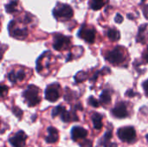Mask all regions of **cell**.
<instances>
[{
	"label": "cell",
	"instance_id": "cell-4",
	"mask_svg": "<svg viewBox=\"0 0 148 147\" xmlns=\"http://www.w3.org/2000/svg\"><path fill=\"white\" fill-rule=\"evenodd\" d=\"M53 15L56 19L68 20L73 16L74 11L71 6L68 4H58V6L53 10Z\"/></svg>",
	"mask_w": 148,
	"mask_h": 147
},
{
	"label": "cell",
	"instance_id": "cell-20",
	"mask_svg": "<svg viewBox=\"0 0 148 147\" xmlns=\"http://www.w3.org/2000/svg\"><path fill=\"white\" fill-rule=\"evenodd\" d=\"M147 27V24H143L139 28L137 42H140L141 43H145V32H146V28Z\"/></svg>",
	"mask_w": 148,
	"mask_h": 147
},
{
	"label": "cell",
	"instance_id": "cell-29",
	"mask_svg": "<svg viewBox=\"0 0 148 147\" xmlns=\"http://www.w3.org/2000/svg\"><path fill=\"white\" fill-rule=\"evenodd\" d=\"M143 88H144V91H145L146 95L148 96V80L147 81H146L143 83Z\"/></svg>",
	"mask_w": 148,
	"mask_h": 147
},
{
	"label": "cell",
	"instance_id": "cell-21",
	"mask_svg": "<svg viewBox=\"0 0 148 147\" xmlns=\"http://www.w3.org/2000/svg\"><path fill=\"white\" fill-rule=\"evenodd\" d=\"M87 77H88V74H87L86 72H84V71H80V72H78V73L75 75V81H76L77 83H80V82L84 81L87 79Z\"/></svg>",
	"mask_w": 148,
	"mask_h": 147
},
{
	"label": "cell",
	"instance_id": "cell-27",
	"mask_svg": "<svg viewBox=\"0 0 148 147\" xmlns=\"http://www.w3.org/2000/svg\"><path fill=\"white\" fill-rule=\"evenodd\" d=\"M104 147H118V145L116 143H114V142L108 141V142L104 143Z\"/></svg>",
	"mask_w": 148,
	"mask_h": 147
},
{
	"label": "cell",
	"instance_id": "cell-17",
	"mask_svg": "<svg viewBox=\"0 0 148 147\" xmlns=\"http://www.w3.org/2000/svg\"><path fill=\"white\" fill-rule=\"evenodd\" d=\"M100 102L103 105H108L111 102V94L108 90H104L100 95Z\"/></svg>",
	"mask_w": 148,
	"mask_h": 147
},
{
	"label": "cell",
	"instance_id": "cell-18",
	"mask_svg": "<svg viewBox=\"0 0 148 147\" xmlns=\"http://www.w3.org/2000/svg\"><path fill=\"white\" fill-rule=\"evenodd\" d=\"M108 38L112 41V42H116L120 39V32L115 29L114 28H112V29H109L108 30Z\"/></svg>",
	"mask_w": 148,
	"mask_h": 147
},
{
	"label": "cell",
	"instance_id": "cell-14",
	"mask_svg": "<svg viewBox=\"0 0 148 147\" xmlns=\"http://www.w3.org/2000/svg\"><path fill=\"white\" fill-rule=\"evenodd\" d=\"M61 119L65 123H69L70 121H77L78 120V117L75 114V113L73 112V111L72 112H69V111L66 110V108L61 113Z\"/></svg>",
	"mask_w": 148,
	"mask_h": 147
},
{
	"label": "cell",
	"instance_id": "cell-10",
	"mask_svg": "<svg viewBox=\"0 0 148 147\" xmlns=\"http://www.w3.org/2000/svg\"><path fill=\"white\" fill-rule=\"evenodd\" d=\"M88 135V131L82 126H74L71 130V139L74 141L85 139Z\"/></svg>",
	"mask_w": 148,
	"mask_h": 147
},
{
	"label": "cell",
	"instance_id": "cell-2",
	"mask_svg": "<svg viewBox=\"0 0 148 147\" xmlns=\"http://www.w3.org/2000/svg\"><path fill=\"white\" fill-rule=\"evenodd\" d=\"M125 49L123 47H116L106 55V60L113 65H119L125 61Z\"/></svg>",
	"mask_w": 148,
	"mask_h": 147
},
{
	"label": "cell",
	"instance_id": "cell-13",
	"mask_svg": "<svg viewBox=\"0 0 148 147\" xmlns=\"http://www.w3.org/2000/svg\"><path fill=\"white\" fill-rule=\"evenodd\" d=\"M26 74L24 72V70L23 69H20L18 70L17 72H14V71H11L10 73L8 74V79L9 81L11 82V83H16L18 81H23L25 77Z\"/></svg>",
	"mask_w": 148,
	"mask_h": 147
},
{
	"label": "cell",
	"instance_id": "cell-25",
	"mask_svg": "<svg viewBox=\"0 0 148 147\" xmlns=\"http://www.w3.org/2000/svg\"><path fill=\"white\" fill-rule=\"evenodd\" d=\"M12 112H13V113H14L18 119H21V118H22V116H23V111H22L20 108H18L17 107H14L12 108Z\"/></svg>",
	"mask_w": 148,
	"mask_h": 147
},
{
	"label": "cell",
	"instance_id": "cell-24",
	"mask_svg": "<svg viewBox=\"0 0 148 147\" xmlns=\"http://www.w3.org/2000/svg\"><path fill=\"white\" fill-rule=\"evenodd\" d=\"M112 137H113L112 129H111V130L109 129V130H108V131L104 133V136H103V141H104V143L109 141V140L112 139Z\"/></svg>",
	"mask_w": 148,
	"mask_h": 147
},
{
	"label": "cell",
	"instance_id": "cell-28",
	"mask_svg": "<svg viewBox=\"0 0 148 147\" xmlns=\"http://www.w3.org/2000/svg\"><path fill=\"white\" fill-rule=\"evenodd\" d=\"M136 95H137V94L134 93V92L133 90H131V89L127 90V93H126V96H127V97H134V96H136Z\"/></svg>",
	"mask_w": 148,
	"mask_h": 147
},
{
	"label": "cell",
	"instance_id": "cell-7",
	"mask_svg": "<svg viewBox=\"0 0 148 147\" xmlns=\"http://www.w3.org/2000/svg\"><path fill=\"white\" fill-rule=\"evenodd\" d=\"M70 44V38L61 35V34H56L54 36V42H53V48L56 50L61 51L66 49Z\"/></svg>",
	"mask_w": 148,
	"mask_h": 147
},
{
	"label": "cell",
	"instance_id": "cell-9",
	"mask_svg": "<svg viewBox=\"0 0 148 147\" xmlns=\"http://www.w3.org/2000/svg\"><path fill=\"white\" fill-rule=\"evenodd\" d=\"M111 113L114 117L117 119H124V118L128 117V110H127L126 103L124 102L117 103L116 106L112 109Z\"/></svg>",
	"mask_w": 148,
	"mask_h": 147
},
{
	"label": "cell",
	"instance_id": "cell-26",
	"mask_svg": "<svg viewBox=\"0 0 148 147\" xmlns=\"http://www.w3.org/2000/svg\"><path fill=\"white\" fill-rule=\"evenodd\" d=\"M114 21H115L117 23H121L123 22V16H122L120 13H118V14H116V16H115V17H114Z\"/></svg>",
	"mask_w": 148,
	"mask_h": 147
},
{
	"label": "cell",
	"instance_id": "cell-31",
	"mask_svg": "<svg viewBox=\"0 0 148 147\" xmlns=\"http://www.w3.org/2000/svg\"><path fill=\"white\" fill-rule=\"evenodd\" d=\"M31 20H32V17H31V16H30L29 14H27V15L25 16L24 22H25V23H30V22H31Z\"/></svg>",
	"mask_w": 148,
	"mask_h": 147
},
{
	"label": "cell",
	"instance_id": "cell-32",
	"mask_svg": "<svg viewBox=\"0 0 148 147\" xmlns=\"http://www.w3.org/2000/svg\"><path fill=\"white\" fill-rule=\"evenodd\" d=\"M143 12H144V15L148 19V5H146L143 9Z\"/></svg>",
	"mask_w": 148,
	"mask_h": 147
},
{
	"label": "cell",
	"instance_id": "cell-19",
	"mask_svg": "<svg viewBox=\"0 0 148 147\" xmlns=\"http://www.w3.org/2000/svg\"><path fill=\"white\" fill-rule=\"evenodd\" d=\"M18 4L17 0H11L8 4L5 5V10L8 13H13L16 11V7Z\"/></svg>",
	"mask_w": 148,
	"mask_h": 147
},
{
	"label": "cell",
	"instance_id": "cell-8",
	"mask_svg": "<svg viewBox=\"0 0 148 147\" xmlns=\"http://www.w3.org/2000/svg\"><path fill=\"white\" fill-rule=\"evenodd\" d=\"M27 139V135L23 131H18L9 139V143L12 147H24Z\"/></svg>",
	"mask_w": 148,
	"mask_h": 147
},
{
	"label": "cell",
	"instance_id": "cell-35",
	"mask_svg": "<svg viewBox=\"0 0 148 147\" xmlns=\"http://www.w3.org/2000/svg\"><path fill=\"white\" fill-rule=\"evenodd\" d=\"M141 1H142V2H145V1H146V0H141Z\"/></svg>",
	"mask_w": 148,
	"mask_h": 147
},
{
	"label": "cell",
	"instance_id": "cell-11",
	"mask_svg": "<svg viewBox=\"0 0 148 147\" xmlns=\"http://www.w3.org/2000/svg\"><path fill=\"white\" fill-rule=\"evenodd\" d=\"M9 31L11 36L16 38V39H23L28 36V29L26 28H12L11 26H9Z\"/></svg>",
	"mask_w": 148,
	"mask_h": 147
},
{
	"label": "cell",
	"instance_id": "cell-16",
	"mask_svg": "<svg viewBox=\"0 0 148 147\" xmlns=\"http://www.w3.org/2000/svg\"><path fill=\"white\" fill-rule=\"evenodd\" d=\"M108 0H91L90 2V7L94 10H101L106 3H108Z\"/></svg>",
	"mask_w": 148,
	"mask_h": 147
},
{
	"label": "cell",
	"instance_id": "cell-3",
	"mask_svg": "<svg viewBox=\"0 0 148 147\" xmlns=\"http://www.w3.org/2000/svg\"><path fill=\"white\" fill-rule=\"evenodd\" d=\"M117 136L123 142L133 143L136 139V131L133 126L121 127L117 131Z\"/></svg>",
	"mask_w": 148,
	"mask_h": 147
},
{
	"label": "cell",
	"instance_id": "cell-30",
	"mask_svg": "<svg viewBox=\"0 0 148 147\" xmlns=\"http://www.w3.org/2000/svg\"><path fill=\"white\" fill-rule=\"evenodd\" d=\"M143 58H144V60L148 62V46L147 48V49L144 51V53H143Z\"/></svg>",
	"mask_w": 148,
	"mask_h": 147
},
{
	"label": "cell",
	"instance_id": "cell-15",
	"mask_svg": "<svg viewBox=\"0 0 148 147\" xmlns=\"http://www.w3.org/2000/svg\"><path fill=\"white\" fill-rule=\"evenodd\" d=\"M92 122L94 125V127L95 130H101L103 126L102 124V115L98 113H95L92 115Z\"/></svg>",
	"mask_w": 148,
	"mask_h": 147
},
{
	"label": "cell",
	"instance_id": "cell-12",
	"mask_svg": "<svg viewBox=\"0 0 148 147\" xmlns=\"http://www.w3.org/2000/svg\"><path fill=\"white\" fill-rule=\"evenodd\" d=\"M59 139V133L56 128L53 126L48 127V136L45 138V141L49 144H55Z\"/></svg>",
	"mask_w": 148,
	"mask_h": 147
},
{
	"label": "cell",
	"instance_id": "cell-22",
	"mask_svg": "<svg viewBox=\"0 0 148 147\" xmlns=\"http://www.w3.org/2000/svg\"><path fill=\"white\" fill-rule=\"evenodd\" d=\"M65 107H62V106H57L53 110H52V117L55 118L58 115H61V113L64 111Z\"/></svg>",
	"mask_w": 148,
	"mask_h": 147
},
{
	"label": "cell",
	"instance_id": "cell-23",
	"mask_svg": "<svg viewBox=\"0 0 148 147\" xmlns=\"http://www.w3.org/2000/svg\"><path fill=\"white\" fill-rule=\"evenodd\" d=\"M88 104H89L90 106L94 107H99V106H100V101H98L95 97L90 96V97L88 98Z\"/></svg>",
	"mask_w": 148,
	"mask_h": 147
},
{
	"label": "cell",
	"instance_id": "cell-34",
	"mask_svg": "<svg viewBox=\"0 0 148 147\" xmlns=\"http://www.w3.org/2000/svg\"><path fill=\"white\" fill-rule=\"evenodd\" d=\"M146 139H147V140L148 141V134H147V135H146Z\"/></svg>",
	"mask_w": 148,
	"mask_h": 147
},
{
	"label": "cell",
	"instance_id": "cell-1",
	"mask_svg": "<svg viewBox=\"0 0 148 147\" xmlns=\"http://www.w3.org/2000/svg\"><path fill=\"white\" fill-rule=\"evenodd\" d=\"M23 97L24 98L29 107H35L41 101V98L39 96V89L34 85L28 86V88L23 93Z\"/></svg>",
	"mask_w": 148,
	"mask_h": 147
},
{
	"label": "cell",
	"instance_id": "cell-33",
	"mask_svg": "<svg viewBox=\"0 0 148 147\" xmlns=\"http://www.w3.org/2000/svg\"><path fill=\"white\" fill-rule=\"evenodd\" d=\"M1 90H2V96H3V94H4L6 91H8V88H7L6 86H4V85H2Z\"/></svg>",
	"mask_w": 148,
	"mask_h": 147
},
{
	"label": "cell",
	"instance_id": "cell-6",
	"mask_svg": "<svg viewBox=\"0 0 148 147\" xmlns=\"http://www.w3.org/2000/svg\"><path fill=\"white\" fill-rule=\"evenodd\" d=\"M60 97V86L58 83H53L45 89V99L49 102L56 101Z\"/></svg>",
	"mask_w": 148,
	"mask_h": 147
},
{
	"label": "cell",
	"instance_id": "cell-5",
	"mask_svg": "<svg viewBox=\"0 0 148 147\" xmlns=\"http://www.w3.org/2000/svg\"><path fill=\"white\" fill-rule=\"evenodd\" d=\"M78 36L88 43H93L95 39V30L86 24H83L78 31Z\"/></svg>",
	"mask_w": 148,
	"mask_h": 147
}]
</instances>
